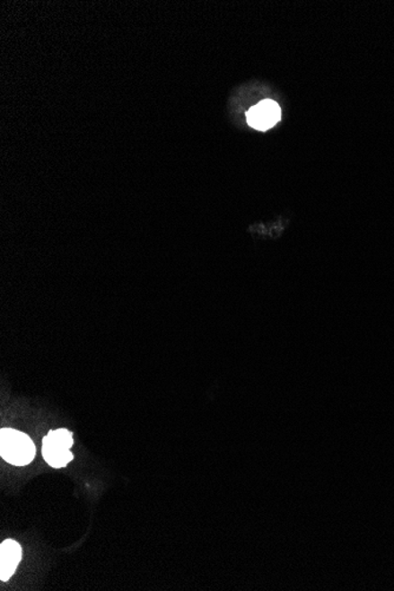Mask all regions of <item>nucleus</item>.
Returning a JSON list of instances; mask_svg holds the SVG:
<instances>
[{
	"mask_svg": "<svg viewBox=\"0 0 394 591\" xmlns=\"http://www.w3.org/2000/svg\"><path fill=\"white\" fill-rule=\"evenodd\" d=\"M22 560L21 545L13 540L4 541L0 545V579L9 581Z\"/></svg>",
	"mask_w": 394,
	"mask_h": 591,
	"instance_id": "20e7f679",
	"label": "nucleus"
},
{
	"mask_svg": "<svg viewBox=\"0 0 394 591\" xmlns=\"http://www.w3.org/2000/svg\"><path fill=\"white\" fill-rule=\"evenodd\" d=\"M36 453L35 444L28 435L7 428L0 431V455L9 464L28 465L36 457Z\"/></svg>",
	"mask_w": 394,
	"mask_h": 591,
	"instance_id": "f257e3e1",
	"label": "nucleus"
},
{
	"mask_svg": "<svg viewBox=\"0 0 394 591\" xmlns=\"http://www.w3.org/2000/svg\"><path fill=\"white\" fill-rule=\"evenodd\" d=\"M74 445L73 432L58 428L48 432L43 439V457L52 468H64L74 459L70 449Z\"/></svg>",
	"mask_w": 394,
	"mask_h": 591,
	"instance_id": "f03ea898",
	"label": "nucleus"
},
{
	"mask_svg": "<svg viewBox=\"0 0 394 591\" xmlns=\"http://www.w3.org/2000/svg\"><path fill=\"white\" fill-rule=\"evenodd\" d=\"M247 123L253 129L266 131L272 129L281 120L283 111L280 105L272 100H264L247 111Z\"/></svg>",
	"mask_w": 394,
	"mask_h": 591,
	"instance_id": "7ed1b4c3",
	"label": "nucleus"
}]
</instances>
